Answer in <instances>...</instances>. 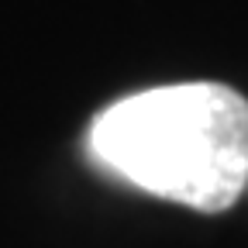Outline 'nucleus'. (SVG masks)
<instances>
[{"label":"nucleus","mask_w":248,"mask_h":248,"mask_svg":"<svg viewBox=\"0 0 248 248\" xmlns=\"http://www.w3.org/2000/svg\"><path fill=\"white\" fill-rule=\"evenodd\" d=\"M90 152L145 193L221 214L248 183V100L224 83L141 90L93 117Z\"/></svg>","instance_id":"f257e3e1"}]
</instances>
